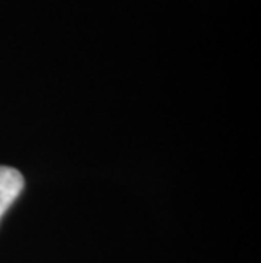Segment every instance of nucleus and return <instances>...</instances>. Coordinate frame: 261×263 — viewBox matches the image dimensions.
Listing matches in <instances>:
<instances>
[{"label":"nucleus","mask_w":261,"mask_h":263,"mask_svg":"<svg viewBox=\"0 0 261 263\" xmlns=\"http://www.w3.org/2000/svg\"><path fill=\"white\" fill-rule=\"evenodd\" d=\"M24 189V178L15 168L0 166V219Z\"/></svg>","instance_id":"f257e3e1"}]
</instances>
